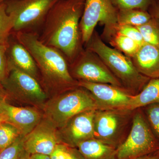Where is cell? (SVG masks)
<instances>
[{"label":"cell","instance_id":"obj_20","mask_svg":"<svg viewBox=\"0 0 159 159\" xmlns=\"http://www.w3.org/2000/svg\"><path fill=\"white\" fill-rule=\"evenodd\" d=\"M109 39H110V43L116 49L130 58L133 57L141 46L134 40L116 33Z\"/></svg>","mask_w":159,"mask_h":159},{"label":"cell","instance_id":"obj_33","mask_svg":"<svg viewBox=\"0 0 159 159\" xmlns=\"http://www.w3.org/2000/svg\"><path fill=\"white\" fill-rule=\"evenodd\" d=\"M133 159H159V153L156 152V153L153 155L150 154L144 156Z\"/></svg>","mask_w":159,"mask_h":159},{"label":"cell","instance_id":"obj_34","mask_svg":"<svg viewBox=\"0 0 159 159\" xmlns=\"http://www.w3.org/2000/svg\"><path fill=\"white\" fill-rule=\"evenodd\" d=\"M9 97L6 90L3 88L2 84H0V102L6 99Z\"/></svg>","mask_w":159,"mask_h":159},{"label":"cell","instance_id":"obj_22","mask_svg":"<svg viewBox=\"0 0 159 159\" xmlns=\"http://www.w3.org/2000/svg\"><path fill=\"white\" fill-rule=\"evenodd\" d=\"M13 26L14 19L7 13L6 3H0V45L9 44Z\"/></svg>","mask_w":159,"mask_h":159},{"label":"cell","instance_id":"obj_30","mask_svg":"<svg viewBox=\"0 0 159 159\" xmlns=\"http://www.w3.org/2000/svg\"><path fill=\"white\" fill-rule=\"evenodd\" d=\"M66 159H85L78 148L69 146Z\"/></svg>","mask_w":159,"mask_h":159},{"label":"cell","instance_id":"obj_23","mask_svg":"<svg viewBox=\"0 0 159 159\" xmlns=\"http://www.w3.org/2000/svg\"><path fill=\"white\" fill-rule=\"evenodd\" d=\"M20 135L18 129L10 123L2 124L0 125V152L12 144Z\"/></svg>","mask_w":159,"mask_h":159},{"label":"cell","instance_id":"obj_19","mask_svg":"<svg viewBox=\"0 0 159 159\" xmlns=\"http://www.w3.org/2000/svg\"><path fill=\"white\" fill-rule=\"evenodd\" d=\"M152 16L147 11L132 9L118 10L117 19L120 25L138 27L147 23Z\"/></svg>","mask_w":159,"mask_h":159},{"label":"cell","instance_id":"obj_13","mask_svg":"<svg viewBox=\"0 0 159 159\" xmlns=\"http://www.w3.org/2000/svg\"><path fill=\"white\" fill-rule=\"evenodd\" d=\"M56 128L48 119H42L34 129L24 137L25 150L30 154L50 155L57 144L61 143Z\"/></svg>","mask_w":159,"mask_h":159},{"label":"cell","instance_id":"obj_35","mask_svg":"<svg viewBox=\"0 0 159 159\" xmlns=\"http://www.w3.org/2000/svg\"><path fill=\"white\" fill-rule=\"evenodd\" d=\"M30 154L28 153L25 150L18 159H30Z\"/></svg>","mask_w":159,"mask_h":159},{"label":"cell","instance_id":"obj_37","mask_svg":"<svg viewBox=\"0 0 159 159\" xmlns=\"http://www.w3.org/2000/svg\"><path fill=\"white\" fill-rule=\"evenodd\" d=\"M6 0H0V3L3 2H5Z\"/></svg>","mask_w":159,"mask_h":159},{"label":"cell","instance_id":"obj_32","mask_svg":"<svg viewBox=\"0 0 159 159\" xmlns=\"http://www.w3.org/2000/svg\"><path fill=\"white\" fill-rule=\"evenodd\" d=\"M30 159H51L50 155L43 154H32L30 155Z\"/></svg>","mask_w":159,"mask_h":159},{"label":"cell","instance_id":"obj_1","mask_svg":"<svg viewBox=\"0 0 159 159\" xmlns=\"http://www.w3.org/2000/svg\"><path fill=\"white\" fill-rule=\"evenodd\" d=\"M85 0H59L46 17L39 35L46 45L60 51L71 63L82 50L80 22Z\"/></svg>","mask_w":159,"mask_h":159},{"label":"cell","instance_id":"obj_10","mask_svg":"<svg viewBox=\"0 0 159 159\" xmlns=\"http://www.w3.org/2000/svg\"><path fill=\"white\" fill-rule=\"evenodd\" d=\"M78 86L91 94L97 103V110L125 111L131 97L122 89L107 84L79 81Z\"/></svg>","mask_w":159,"mask_h":159},{"label":"cell","instance_id":"obj_15","mask_svg":"<svg viewBox=\"0 0 159 159\" xmlns=\"http://www.w3.org/2000/svg\"><path fill=\"white\" fill-rule=\"evenodd\" d=\"M8 66L32 76L40 82L39 71L31 54L22 44L17 41L10 43L7 52Z\"/></svg>","mask_w":159,"mask_h":159},{"label":"cell","instance_id":"obj_4","mask_svg":"<svg viewBox=\"0 0 159 159\" xmlns=\"http://www.w3.org/2000/svg\"><path fill=\"white\" fill-rule=\"evenodd\" d=\"M85 89H72L60 94L46 105V118L56 128H61L77 114L97 110L96 101Z\"/></svg>","mask_w":159,"mask_h":159},{"label":"cell","instance_id":"obj_28","mask_svg":"<svg viewBox=\"0 0 159 159\" xmlns=\"http://www.w3.org/2000/svg\"><path fill=\"white\" fill-rule=\"evenodd\" d=\"M8 46L9 45H0V84L5 80L9 73L7 56Z\"/></svg>","mask_w":159,"mask_h":159},{"label":"cell","instance_id":"obj_25","mask_svg":"<svg viewBox=\"0 0 159 159\" xmlns=\"http://www.w3.org/2000/svg\"><path fill=\"white\" fill-rule=\"evenodd\" d=\"M118 10L138 9L148 11L154 0H111Z\"/></svg>","mask_w":159,"mask_h":159},{"label":"cell","instance_id":"obj_12","mask_svg":"<svg viewBox=\"0 0 159 159\" xmlns=\"http://www.w3.org/2000/svg\"><path fill=\"white\" fill-rule=\"evenodd\" d=\"M96 110L83 112L70 119L57 131L61 143L77 148L81 142L93 139V119Z\"/></svg>","mask_w":159,"mask_h":159},{"label":"cell","instance_id":"obj_2","mask_svg":"<svg viewBox=\"0 0 159 159\" xmlns=\"http://www.w3.org/2000/svg\"><path fill=\"white\" fill-rule=\"evenodd\" d=\"M14 35L34 58L45 86L59 92L78 86V81L71 75L68 61L64 55L42 43L37 32H20L14 33Z\"/></svg>","mask_w":159,"mask_h":159},{"label":"cell","instance_id":"obj_3","mask_svg":"<svg viewBox=\"0 0 159 159\" xmlns=\"http://www.w3.org/2000/svg\"><path fill=\"white\" fill-rule=\"evenodd\" d=\"M85 45L86 49L97 54L126 89L142 90L150 79L139 73L130 57L106 44L96 31Z\"/></svg>","mask_w":159,"mask_h":159},{"label":"cell","instance_id":"obj_6","mask_svg":"<svg viewBox=\"0 0 159 159\" xmlns=\"http://www.w3.org/2000/svg\"><path fill=\"white\" fill-rule=\"evenodd\" d=\"M118 12L111 0H85L80 22L82 44L88 42L99 23L104 26V36L109 39L118 25Z\"/></svg>","mask_w":159,"mask_h":159},{"label":"cell","instance_id":"obj_29","mask_svg":"<svg viewBox=\"0 0 159 159\" xmlns=\"http://www.w3.org/2000/svg\"><path fill=\"white\" fill-rule=\"evenodd\" d=\"M69 146L68 145L62 143L57 144L54 151L50 155L51 159H66Z\"/></svg>","mask_w":159,"mask_h":159},{"label":"cell","instance_id":"obj_26","mask_svg":"<svg viewBox=\"0 0 159 159\" xmlns=\"http://www.w3.org/2000/svg\"><path fill=\"white\" fill-rule=\"evenodd\" d=\"M124 35L134 40L140 46L145 43L142 34L139 29L134 26L118 24L116 28L115 33Z\"/></svg>","mask_w":159,"mask_h":159},{"label":"cell","instance_id":"obj_16","mask_svg":"<svg viewBox=\"0 0 159 159\" xmlns=\"http://www.w3.org/2000/svg\"><path fill=\"white\" fill-rule=\"evenodd\" d=\"M130 58L140 74L150 79L159 78V48L145 43Z\"/></svg>","mask_w":159,"mask_h":159},{"label":"cell","instance_id":"obj_21","mask_svg":"<svg viewBox=\"0 0 159 159\" xmlns=\"http://www.w3.org/2000/svg\"><path fill=\"white\" fill-rule=\"evenodd\" d=\"M142 34L144 42L159 48V20L152 17L147 23L136 27Z\"/></svg>","mask_w":159,"mask_h":159},{"label":"cell","instance_id":"obj_5","mask_svg":"<svg viewBox=\"0 0 159 159\" xmlns=\"http://www.w3.org/2000/svg\"><path fill=\"white\" fill-rule=\"evenodd\" d=\"M59 0H11L4 2L7 13L14 19L12 31L37 32L49 11Z\"/></svg>","mask_w":159,"mask_h":159},{"label":"cell","instance_id":"obj_11","mask_svg":"<svg viewBox=\"0 0 159 159\" xmlns=\"http://www.w3.org/2000/svg\"><path fill=\"white\" fill-rule=\"evenodd\" d=\"M121 110H96L93 119L94 138L115 147L125 122Z\"/></svg>","mask_w":159,"mask_h":159},{"label":"cell","instance_id":"obj_18","mask_svg":"<svg viewBox=\"0 0 159 159\" xmlns=\"http://www.w3.org/2000/svg\"><path fill=\"white\" fill-rule=\"evenodd\" d=\"M155 103H159V78L150 79L140 93L131 96L125 111L134 110Z\"/></svg>","mask_w":159,"mask_h":159},{"label":"cell","instance_id":"obj_38","mask_svg":"<svg viewBox=\"0 0 159 159\" xmlns=\"http://www.w3.org/2000/svg\"><path fill=\"white\" fill-rule=\"evenodd\" d=\"M157 152H158V153H159V149L157 151Z\"/></svg>","mask_w":159,"mask_h":159},{"label":"cell","instance_id":"obj_14","mask_svg":"<svg viewBox=\"0 0 159 159\" xmlns=\"http://www.w3.org/2000/svg\"><path fill=\"white\" fill-rule=\"evenodd\" d=\"M0 112L5 117L6 122L16 127L24 136L31 132L42 119L41 114L35 108L14 106L6 99L0 102Z\"/></svg>","mask_w":159,"mask_h":159},{"label":"cell","instance_id":"obj_7","mask_svg":"<svg viewBox=\"0 0 159 159\" xmlns=\"http://www.w3.org/2000/svg\"><path fill=\"white\" fill-rule=\"evenodd\" d=\"M159 146L144 117L135 114L127 139L116 148L118 159H133L156 152Z\"/></svg>","mask_w":159,"mask_h":159},{"label":"cell","instance_id":"obj_24","mask_svg":"<svg viewBox=\"0 0 159 159\" xmlns=\"http://www.w3.org/2000/svg\"><path fill=\"white\" fill-rule=\"evenodd\" d=\"M24 136L20 135L12 144L0 152V159H18L25 150Z\"/></svg>","mask_w":159,"mask_h":159},{"label":"cell","instance_id":"obj_27","mask_svg":"<svg viewBox=\"0 0 159 159\" xmlns=\"http://www.w3.org/2000/svg\"><path fill=\"white\" fill-rule=\"evenodd\" d=\"M146 110L149 123L159 138V103H152L147 106Z\"/></svg>","mask_w":159,"mask_h":159},{"label":"cell","instance_id":"obj_31","mask_svg":"<svg viewBox=\"0 0 159 159\" xmlns=\"http://www.w3.org/2000/svg\"><path fill=\"white\" fill-rule=\"evenodd\" d=\"M148 11L152 17L159 20V0H154Z\"/></svg>","mask_w":159,"mask_h":159},{"label":"cell","instance_id":"obj_36","mask_svg":"<svg viewBox=\"0 0 159 159\" xmlns=\"http://www.w3.org/2000/svg\"><path fill=\"white\" fill-rule=\"evenodd\" d=\"M5 122H6V118L4 115L2 113L0 112V125Z\"/></svg>","mask_w":159,"mask_h":159},{"label":"cell","instance_id":"obj_17","mask_svg":"<svg viewBox=\"0 0 159 159\" xmlns=\"http://www.w3.org/2000/svg\"><path fill=\"white\" fill-rule=\"evenodd\" d=\"M77 148L85 159H118L115 147L95 138L81 142Z\"/></svg>","mask_w":159,"mask_h":159},{"label":"cell","instance_id":"obj_8","mask_svg":"<svg viewBox=\"0 0 159 159\" xmlns=\"http://www.w3.org/2000/svg\"><path fill=\"white\" fill-rule=\"evenodd\" d=\"M71 75L79 81L107 84L121 88V82L93 52L82 49L70 63Z\"/></svg>","mask_w":159,"mask_h":159},{"label":"cell","instance_id":"obj_9","mask_svg":"<svg viewBox=\"0 0 159 159\" xmlns=\"http://www.w3.org/2000/svg\"><path fill=\"white\" fill-rule=\"evenodd\" d=\"M9 73L1 84L9 97L25 103L42 105L47 95L39 81L17 69L9 67Z\"/></svg>","mask_w":159,"mask_h":159}]
</instances>
